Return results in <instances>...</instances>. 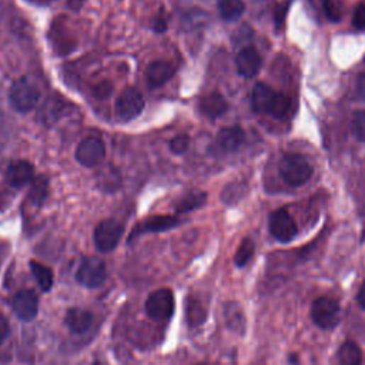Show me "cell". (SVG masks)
I'll use <instances>...</instances> for the list:
<instances>
[{
	"mask_svg": "<svg viewBox=\"0 0 365 365\" xmlns=\"http://www.w3.org/2000/svg\"><path fill=\"white\" fill-rule=\"evenodd\" d=\"M280 176L290 187L305 184L313 176V166L308 160L297 153L286 155L280 162Z\"/></svg>",
	"mask_w": 365,
	"mask_h": 365,
	"instance_id": "cell-1",
	"label": "cell"
},
{
	"mask_svg": "<svg viewBox=\"0 0 365 365\" xmlns=\"http://www.w3.org/2000/svg\"><path fill=\"white\" fill-rule=\"evenodd\" d=\"M40 100L39 89L28 79H18L9 91V101L12 107L19 113H28L33 110Z\"/></svg>",
	"mask_w": 365,
	"mask_h": 365,
	"instance_id": "cell-2",
	"label": "cell"
},
{
	"mask_svg": "<svg viewBox=\"0 0 365 365\" xmlns=\"http://www.w3.org/2000/svg\"><path fill=\"white\" fill-rule=\"evenodd\" d=\"M125 227L114 218L103 220L97 224L94 230V245L99 252L108 253L113 252L123 237Z\"/></svg>",
	"mask_w": 365,
	"mask_h": 365,
	"instance_id": "cell-3",
	"label": "cell"
},
{
	"mask_svg": "<svg viewBox=\"0 0 365 365\" xmlns=\"http://www.w3.org/2000/svg\"><path fill=\"white\" fill-rule=\"evenodd\" d=\"M313 321L322 330L334 328L341 318L339 303L331 297H320L311 307Z\"/></svg>",
	"mask_w": 365,
	"mask_h": 365,
	"instance_id": "cell-4",
	"label": "cell"
},
{
	"mask_svg": "<svg viewBox=\"0 0 365 365\" xmlns=\"http://www.w3.org/2000/svg\"><path fill=\"white\" fill-rule=\"evenodd\" d=\"M106 277H107L106 264L97 257L84 259L76 274L77 283L87 288L100 287L106 281Z\"/></svg>",
	"mask_w": 365,
	"mask_h": 365,
	"instance_id": "cell-5",
	"label": "cell"
},
{
	"mask_svg": "<svg viewBox=\"0 0 365 365\" xmlns=\"http://www.w3.org/2000/svg\"><path fill=\"white\" fill-rule=\"evenodd\" d=\"M143 108H145L143 94L135 87L125 89L116 101V113L118 118L125 121L136 118L143 111Z\"/></svg>",
	"mask_w": 365,
	"mask_h": 365,
	"instance_id": "cell-6",
	"label": "cell"
},
{
	"mask_svg": "<svg viewBox=\"0 0 365 365\" xmlns=\"http://www.w3.org/2000/svg\"><path fill=\"white\" fill-rule=\"evenodd\" d=\"M146 313L153 320L166 321L174 313V296L170 290L162 288L149 296L146 300Z\"/></svg>",
	"mask_w": 365,
	"mask_h": 365,
	"instance_id": "cell-7",
	"label": "cell"
},
{
	"mask_svg": "<svg viewBox=\"0 0 365 365\" xmlns=\"http://www.w3.org/2000/svg\"><path fill=\"white\" fill-rule=\"evenodd\" d=\"M270 232L280 242H290L298 232L293 215L286 208H279L270 215Z\"/></svg>",
	"mask_w": 365,
	"mask_h": 365,
	"instance_id": "cell-8",
	"label": "cell"
},
{
	"mask_svg": "<svg viewBox=\"0 0 365 365\" xmlns=\"http://www.w3.org/2000/svg\"><path fill=\"white\" fill-rule=\"evenodd\" d=\"M106 156V147L99 137H86L80 142L76 150V160L84 167H94L103 162Z\"/></svg>",
	"mask_w": 365,
	"mask_h": 365,
	"instance_id": "cell-9",
	"label": "cell"
},
{
	"mask_svg": "<svg viewBox=\"0 0 365 365\" xmlns=\"http://www.w3.org/2000/svg\"><path fill=\"white\" fill-rule=\"evenodd\" d=\"M12 308L22 321H32L39 313V297L33 290H22L13 297Z\"/></svg>",
	"mask_w": 365,
	"mask_h": 365,
	"instance_id": "cell-10",
	"label": "cell"
},
{
	"mask_svg": "<svg viewBox=\"0 0 365 365\" xmlns=\"http://www.w3.org/2000/svg\"><path fill=\"white\" fill-rule=\"evenodd\" d=\"M262 64H263V60L260 53L257 52V49L252 46L241 49L235 57L237 72L246 79L254 77L260 72Z\"/></svg>",
	"mask_w": 365,
	"mask_h": 365,
	"instance_id": "cell-11",
	"label": "cell"
},
{
	"mask_svg": "<svg viewBox=\"0 0 365 365\" xmlns=\"http://www.w3.org/2000/svg\"><path fill=\"white\" fill-rule=\"evenodd\" d=\"M35 177V167L26 160L12 162L6 170V181L15 189L29 184Z\"/></svg>",
	"mask_w": 365,
	"mask_h": 365,
	"instance_id": "cell-12",
	"label": "cell"
},
{
	"mask_svg": "<svg viewBox=\"0 0 365 365\" xmlns=\"http://www.w3.org/2000/svg\"><path fill=\"white\" fill-rule=\"evenodd\" d=\"M279 91L273 90L266 83H257L252 93V107L254 113L270 114Z\"/></svg>",
	"mask_w": 365,
	"mask_h": 365,
	"instance_id": "cell-13",
	"label": "cell"
},
{
	"mask_svg": "<svg viewBox=\"0 0 365 365\" xmlns=\"http://www.w3.org/2000/svg\"><path fill=\"white\" fill-rule=\"evenodd\" d=\"M176 73V66L172 62L157 60L147 66L146 82L150 87H160L167 83Z\"/></svg>",
	"mask_w": 365,
	"mask_h": 365,
	"instance_id": "cell-14",
	"label": "cell"
},
{
	"mask_svg": "<svg viewBox=\"0 0 365 365\" xmlns=\"http://www.w3.org/2000/svg\"><path fill=\"white\" fill-rule=\"evenodd\" d=\"M179 218L173 215H156L152 218H147L146 221L140 223L132 232L130 240L136 238L140 234L146 232H160V231H167L176 225H179Z\"/></svg>",
	"mask_w": 365,
	"mask_h": 365,
	"instance_id": "cell-15",
	"label": "cell"
},
{
	"mask_svg": "<svg viewBox=\"0 0 365 365\" xmlns=\"http://www.w3.org/2000/svg\"><path fill=\"white\" fill-rule=\"evenodd\" d=\"M245 142H246V133L238 126L224 128L220 130L217 136V145L225 153L238 150Z\"/></svg>",
	"mask_w": 365,
	"mask_h": 365,
	"instance_id": "cell-16",
	"label": "cell"
},
{
	"mask_svg": "<svg viewBox=\"0 0 365 365\" xmlns=\"http://www.w3.org/2000/svg\"><path fill=\"white\" fill-rule=\"evenodd\" d=\"M224 320L227 327L240 335L246 332V315L241 305L235 301H228L224 304Z\"/></svg>",
	"mask_w": 365,
	"mask_h": 365,
	"instance_id": "cell-17",
	"label": "cell"
},
{
	"mask_svg": "<svg viewBox=\"0 0 365 365\" xmlns=\"http://www.w3.org/2000/svg\"><path fill=\"white\" fill-rule=\"evenodd\" d=\"M227 108H228V104L224 96L218 91H213L200 100L201 113L211 120L223 116L227 111Z\"/></svg>",
	"mask_w": 365,
	"mask_h": 365,
	"instance_id": "cell-18",
	"label": "cell"
},
{
	"mask_svg": "<svg viewBox=\"0 0 365 365\" xmlns=\"http://www.w3.org/2000/svg\"><path fill=\"white\" fill-rule=\"evenodd\" d=\"M66 325L76 334L86 332L93 324V315L83 308H70L64 317Z\"/></svg>",
	"mask_w": 365,
	"mask_h": 365,
	"instance_id": "cell-19",
	"label": "cell"
},
{
	"mask_svg": "<svg viewBox=\"0 0 365 365\" xmlns=\"http://www.w3.org/2000/svg\"><path fill=\"white\" fill-rule=\"evenodd\" d=\"M246 11V5L242 0H218L220 16L227 22H234L240 19Z\"/></svg>",
	"mask_w": 365,
	"mask_h": 365,
	"instance_id": "cell-20",
	"label": "cell"
},
{
	"mask_svg": "<svg viewBox=\"0 0 365 365\" xmlns=\"http://www.w3.org/2000/svg\"><path fill=\"white\" fill-rule=\"evenodd\" d=\"M338 361H339V365H361L362 364L361 348L352 341L344 342L338 349Z\"/></svg>",
	"mask_w": 365,
	"mask_h": 365,
	"instance_id": "cell-21",
	"label": "cell"
},
{
	"mask_svg": "<svg viewBox=\"0 0 365 365\" xmlns=\"http://www.w3.org/2000/svg\"><path fill=\"white\" fill-rule=\"evenodd\" d=\"M186 315H187V322H189L190 327H198L206 321L207 310L204 308V305L197 298L190 297L187 300Z\"/></svg>",
	"mask_w": 365,
	"mask_h": 365,
	"instance_id": "cell-22",
	"label": "cell"
},
{
	"mask_svg": "<svg viewBox=\"0 0 365 365\" xmlns=\"http://www.w3.org/2000/svg\"><path fill=\"white\" fill-rule=\"evenodd\" d=\"M30 269H32V273H33L39 287L45 293L50 291L52 287H53V271L47 266H45L42 263H38V262H32Z\"/></svg>",
	"mask_w": 365,
	"mask_h": 365,
	"instance_id": "cell-23",
	"label": "cell"
},
{
	"mask_svg": "<svg viewBox=\"0 0 365 365\" xmlns=\"http://www.w3.org/2000/svg\"><path fill=\"white\" fill-rule=\"evenodd\" d=\"M207 200L206 193L203 191H191L187 196H184L176 206V210L179 213H187V211H193L196 208H200L201 206H204Z\"/></svg>",
	"mask_w": 365,
	"mask_h": 365,
	"instance_id": "cell-24",
	"label": "cell"
},
{
	"mask_svg": "<svg viewBox=\"0 0 365 365\" xmlns=\"http://www.w3.org/2000/svg\"><path fill=\"white\" fill-rule=\"evenodd\" d=\"M256 252V246H254V241L252 238H245L242 242L240 245L235 257H234V263L237 267H245L254 256Z\"/></svg>",
	"mask_w": 365,
	"mask_h": 365,
	"instance_id": "cell-25",
	"label": "cell"
},
{
	"mask_svg": "<svg viewBox=\"0 0 365 365\" xmlns=\"http://www.w3.org/2000/svg\"><path fill=\"white\" fill-rule=\"evenodd\" d=\"M351 132L356 140L365 142V110H358L352 114Z\"/></svg>",
	"mask_w": 365,
	"mask_h": 365,
	"instance_id": "cell-26",
	"label": "cell"
},
{
	"mask_svg": "<svg viewBox=\"0 0 365 365\" xmlns=\"http://www.w3.org/2000/svg\"><path fill=\"white\" fill-rule=\"evenodd\" d=\"M314 8L321 11L330 21L337 22L339 19V9L334 4V0H311Z\"/></svg>",
	"mask_w": 365,
	"mask_h": 365,
	"instance_id": "cell-27",
	"label": "cell"
},
{
	"mask_svg": "<svg viewBox=\"0 0 365 365\" xmlns=\"http://www.w3.org/2000/svg\"><path fill=\"white\" fill-rule=\"evenodd\" d=\"M290 107H291V100H290V97L286 96V94H283V93H279V94H277V99H276V101H274V106H273V108H271L270 116L277 117V118H283V117H286V114L288 113Z\"/></svg>",
	"mask_w": 365,
	"mask_h": 365,
	"instance_id": "cell-28",
	"label": "cell"
},
{
	"mask_svg": "<svg viewBox=\"0 0 365 365\" xmlns=\"http://www.w3.org/2000/svg\"><path fill=\"white\" fill-rule=\"evenodd\" d=\"M46 194H47V183H46V180L40 179V180H38L33 184V190L30 193V198H32L33 203L42 204L45 197H46Z\"/></svg>",
	"mask_w": 365,
	"mask_h": 365,
	"instance_id": "cell-29",
	"label": "cell"
},
{
	"mask_svg": "<svg viewBox=\"0 0 365 365\" xmlns=\"http://www.w3.org/2000/svg\"><path fill=\"white\" fill-rule=\"evenodd\" d=\"M189 136L187 135H180L176 136L172 142H170V149L174 155H183L187 149H189Z\"/></svg>",
	"mask_w": 365,
	"mask_h": 365,
	"instance_id": "cell-30",
	"label": "cell"
},
{
	"mask_svg": "<svg viewBox=\"0 0 365 365\" xmlns=\"http://www.w3.org/2000/svg\"><path fill=\"white\" fill-rule=\"evenodd\" d=\"M352 26L358 30H365V5L359 4L352 16Z\"/></svg>",
	"mask_w": 365,
	"mask_h": 365,
	"instance_id": "cell-31",
	"label": "cell"
},
{
	"mask_svg": "<svg viewBox=\"0 0 365 365\" xmlns=\"http://www.w3.org/2000/svg\"><path fill=\"white\" fill-rule=\"evenodd\" d=\"M11 334V324L5 315L0 314V344H2Z\"/></svg>",
	"mask_w": 365,
	"mask_h": 365,
	"instance_id": "cell-32",
	"label": "cell"
},
{
	"mask_svg": "<svg viewBox=\"0 0 365 365\" xmlns=\"http://www.w3.org/2000/svg\"><path fill=\"white\" fill-rule=\"evenodd\" d=\"M356 94L361 100L365 101V73L359 74V77L356 80Z\"/></svg>",
	"mask_w": 365,
	"mask_h": 365,
	"instance_id": "cell-33",
	"label": "cell"
},
{
	"mask_svg": "<svg viewBox=\"0 0 365 365\" xmlns=\"http://www.w3.org/2000/svg\"><path fill=\"white\" fill-rule=\"evenodd\" d=\"M356 300H358V304L365 310V281L362 283L359 291H358V296H356Z\"/></svg>",
	"mask_w": 365,
	"mask_h": 365,
	"instance_id": "cell-34",
	"label": "cell"
},
{
	"mask_svg": "<svg viewBox=\"0 0 365 365\" xmlns=\"http://www.w3.org/2000/svg\"><path fill=\"white\" fill-rule=\"evenodd\" d=\"M84 4V0H67V5L72 11H80Z\"/></svg>",
	"mask_w": 365,
	"mask_h": 365,
	"instance_id": "cell-35",
	"label": "cell"
},
{
	"mask_svg": "<svg viewBox=\"0 0 365 365\" xmlns=\"http://www.w3.org/2000/svg\"><path fill=\"white\" fill-rule=\"evenodd\" d=\"M4 206H5V201H4V196H2V193H0V211H2Z\"/></svg>",
	"mask_w": 365,
	"mask_h": 365,
	"instance_id": "cell-36",
	"label": "cell"
},
{
	"mask_svg": "<svg viewBox=\"0 0 365 365\" xmlns=\"http://www.w3.org/2000/svg\"><path fill=\"white\" fill-rule=\"evenodd\" d=\"M93 365H103V364H100V362H94Z\"/></svg>",
	"mask_w": 365,
	"mask_h": 365,
	"instance_id": "cell-37",
	"label": "cell"
},
{
	"mask_svg": "<svg viewBox=\"0 0 365 365\" xmlns=\"http://www.w3.org/2000/svg\"><path fill=\"white\" fill-rule=\"evenodd\" d=\"M198 365H206V364H198Z\"/></svg>",
	"mask_w": 365,
	"mask_h": 365,
	"instance_id": "cell-38",
	"label": "cell"
}]
</instances>
